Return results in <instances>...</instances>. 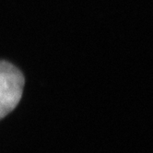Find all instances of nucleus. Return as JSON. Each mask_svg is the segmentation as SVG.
<instances>
[{
  "label": "nucleus",
  "mask_w": 153,
  "mask_h": 153,
  "mask_svg": "<svg viewBox=\"0 0 153 153\" xmlns=\"http://www.w3.org/2000/svg\"><path fill=\"white\" fill-rule=\"evenodd\" d=\"M24 76L10 63L0 61V119L12 112L21 99Z\"/></svg>",
  "instance_id": "1"
}]
</instances>
